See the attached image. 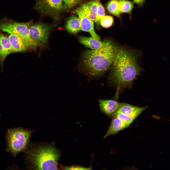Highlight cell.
Returning <instances> with one entry per match:
<instances>
[{"label":"cell","instance_id":"cell-1","mask_svg":"<svg viewBox=\"0 0 170 170\" xmlns=\"http://www.w3.org/2000/svg\"><path fill=\"white\" fill-rule=\"evenodd\" d=\"M137 55L134 51L124 47L118 49L108 79L110 84L116 88L117 97L121 89L130 85L140 74L142 69L138 63Z\"/></svg>","mask_w":170,"mask_h":170},{"label":"cell","instance_id":"cell-2","mask_svg":"<svg viewBox=\"0 0 170 170\" xmlns=\"http://www.w3.org/2000/svg\"><path fill=\"white\" fill-rule=\"evenodd\" d=\"M25 165L29 170H58L61 155L54 142H30L23 152Z\"/></svg>","mask_w":170,"mask_h":170},{"label":"cell","instance_id":"cell-3","mask_svg":"<svg viewBox=\"0 0 170 170\" xmlns=\"http://www.w3.org/2000/svg\"><path fill=\"white\" fill-rule=\"evenodd\" d=\"M118 48L112 42L102 48L85 51L82 57L81 69L91 77L100 76L112 65Z\"/></svg>","mask_w":170,"mask_h":170},{"label":"cell","instance_id":"cell-4","mask_svg":"<svg viewBox=\"0 0 170 170\" xmlns=\"http://www.w3.org/2000/svg\"><path fill=\"white\" fill-rule=\"evenodd\" d=\"M34 131L22 127L8 129L5 136L6 151L11 153L15 157L19 153H23L30 141Z\"/></svg>","mask_w":170,"mask_h":170},{"label":"cell","instance_id":"cell-5","mask_svg":"<svg viewBox=\"0 0 170 170\" xmlns=\"http://www.w3.org/2000/svg\"><path fill=\"white\" fill-rule=\"evenodd\" d=\"M0 30L10 34L20 36L30 43L34 48L41 45L31 37L29 27L26 24L16 22L5 17L0 20Z\"/></svg>","mask_w":170,"mask_h":170},{"label":"cell","instance_id":"cell-6","mask_svg":"<svg viewBox=\"0 0 170 170\" xmlns=\"http://www.w3.org/2000/svg\"><path fill=\"white\" fill-rule=\"evenodd\" d=\"M50 30V26L44 24H37L29 27L31 37L40 44L46 43L48 40Z\"/></svg>","mask_w":170,"mask_h":170},{"label":"cell","instance_id":"cell-7","mask_svg":"<svg viewBox=\"0 0 170 170\" xmlns=\"http://www.w3.org/2000/svg\"><path fill=\"white\" fill-rule=\"evenodd\" d=\"M74 12L78 15L80 20L81 30L89 32L91 37L101 41L100 37L95 31L94 21L89 19L79 7L74 10Z\"/></svg>","mask_w":170,"mask_h":170},{"label":"cell","instance_id":"cell-8","mask_svg":"<svg viewBox=\"0 0 170 170\" xmlns=\"http://www.w3.org/2000/svg\"><path fill=\"white\" fill-rule=\"evenodd\" d=\"M13 52L25 51L34 47L30 43L17 35L10 34L8 37Z\"/></svg>","mask_w":170,"mask_h":170},{"label":"cell","instance_id":"cell-9","mask_svg":"<svg viewBox=\"0 0 170 170\" xmlns=\"http://www.w3.org/2000/svg\"><path fill=\"white\" fill-rule=\"evenodd\" d=\"M79 42L86 47L92 50L97 49L104 47L110 43L112 42L106 39L103 41H100L92 37H88L83 36L78 37Z\"/></svg>","mask_w":170,"mask_h":170},{"label":"cell","instance_id":"cell-10","mask_svg":"<svg viewBox=\"0 0 170 170\" xmlns=\"http://www.w3.org/2000/svg\"><path fill=\"white\" fill-rule=\"evenodd\" d=\"M99 102L100 110L108 117L111 116L123 103L110 100L100 99Z\"/></svg>","mask_w":170,"mask_h":170},{"label":"cell","instance_id":"cell-11","mask_svg":"<svg viewBox=\"0 0 170 170\" xmlns=\"http://www.w3.org/2000/svg\"><path fill=\"white\" fill-rule=\"evenodd\" d=\"M63 0H41L37 4L40 10L46 11H57L63 8Z\"/></svg>","mask_w":170,"mask_h":170},{"label":"cell","instance_id":"cell-12","mask_svg":"<svg viewBox=\"0 0 170 170\" xmlns=\"http://www.w3.org/2000/svg\"><path fill=\"white\" fill-rule=\"evenodd\" d=\"M112 117L110 125L103 138L116 134L122 129L128 128L130 125L117 117Z\"/></svg>","mask_w":170,"mask_h":170},{"label":"cell","instance_id":"cell-13","mask_svg":"<svg viewBox=\"0 0 170 170\" xmlns=\"http://www.w3.org/2000/svg\"><path fill=\"white\" fill-rule=\"evenodd\" d=\"M98 0H91L84 3L79 7L86 16L90 19L94 21L98 6Z\"/></svg>","mask_w":170,"mask_h":170},{"label":"cell","instance_id":"cell-14","mask_svg":"<svg viewBox=\"0 0 170 170\" xmlns=\"http://www.w3.org/2000/svg\"><path fill=\"white\" fill-rule=\"evenodd\" d=\"M66 28L69 32L77 34L81 30V22L79 17L75 16L70 17L67 21Z\"/></svg>","mask_w":170,"mask_h":170},{"label":"cell","instance_id":"cell-15","mask_svg":"<svg viewBox=\"0 0 170 170\" xmlns=\"http://www.w3.org/2000/svg\"><path fill=\"white\" fill-rule=\"evenodd\" d=\"M147 106L137 107L131 114L125 115L121 114H117L112 115V117H117L124 121L130 124L141 113L144 111Z\"/></svg>","mask_w":170,"mask_h":170},{"label":"cell","instance_id":"cell-16","mask_svg":"<svg viewBox=\"0 0 170 170\" xmlns=\"http://www.w3.org/2000/svg\"><path fill=\"white\" fill-rule=\"evenodd\" d=\"M106 8L108 12L119 18H120V13L119 1L111 0L108 3Z\"/></svg>","mask_w":170,"mask_h":170},{"label":"cell","instance_id":"cell-17","mask_svg":"<svg viewBox=\"0 0 170 170\" xmlns=\"http://www.w3.org/2000/svg\"><path fill=\"white\" fill-rule=\"evenodd\" d=\"M137 107L136 106L123 103L112 115L117 114L128 115L132 114Z\"/></svg>","mask_w":170,"mask_h":170},{"label":"cell","instance_id":"cell-18","mask_svg":"<svg viewBox=\"0 0 170 170\" xmlns=\"http://www.w3.org/2000/svg\"><path fill=\"white\" fill-rule=\"evenodd\" d=\"M118 1L120 13H128L130 15L134 6L133 3L126 0Z\"/></svg>","mask_w":170,"mask_h":170},{"label":"cell","instance_id":"cell-19","mask_svg":"<svg viewBox=\"0 0 170 170\" xmlns=\"http://www.w3.org/2000/svg\"><path fill=\"white\" fill-rule=\"evenodd\" d=\"M105 11L102 3L99 0L98 1V6L95 18L94 21L97 26V28H98L100 25V21L102 18L105 15Z\"/></svg>","mask_w":170,"mask_h":170},{"label":"cell","instance_id":"cell-20","mask_svg":"<svg viewBox=\"0 0 170 170\" xmlns=\"http://www.w3.org/2000/svg\"><path fill=\"white\" fill-rule=\"evenodd\" d=\"M0 42L5 49L8 55L13 52L8 38L6 37L0 31Z\"/></svg>","mask_w":170,"mask_h":170},{"label":"cell","instance_id":"cell-21","mask_svg":"<svg viewBox=\"0 0 170 170\" xmlns=\"http://www.w3.org/2000/svg\"><path fill=\"white\" fill-rule=\"evenodd\" d=\"M113 21V18L112 16L105 15L101 19L100 25L103 27L108 28L112 25Z\"/></svg>","mask_w":170,"mask_h":170},{"label":"cell","instance_id":"cell-22","mask_svg":"<svg viewBox=\"0 0 170 170\" xmlns=\"http://www.w3.org/2000/svg\"><path fill=\"white\" fill-rule=\"evenodd\" d=\"M84 0H63L64 3V7L70 8L80 4Z\"/></svg>","mask_w":170,"mask_h":170},{"label":"cell","instance_id":"cell-23","mask_svg":"<svg viewBox=\"0 0 170 170\" xmlns=\"http://www.w3.org/2000/svg\"><path fill=\"white\" fill-rule=\"evenodd\" d=\"M60 166L61 169L63 170H92L91 166L86 168L81 166L73 165L69 166H64L61 164Z\"/></svg>","mask_w":170,"mask_h":170},{"label":"cell","instance_id":"cell-24","mask_svg":"<svg viewBox=\"0 0 170 170\" xmlns=\"http://www.w3.org/2000/svg\"><path fill=\"white\" fill-rule=\"evenodd\" d=\"M8 55L5 49L0 42V62L2 64H3L5 59Z\"/></svg>","mask_w":170,"mask_h":170},{"label":"cell","instance_id":"cell-25","mask_svg":"<svg viewBox=\"0 0 170 170\" xmlns=\"http://www.w3.org/2000/svg\"><path fill=\"white\" fill-rule=\"evenodd\" d=\"M134 2L139 6L143 5L145 0H133Z\"/></svg>","mask_w":170,"mask_h":170}]
</instances>
